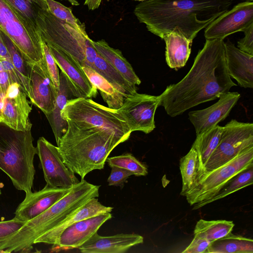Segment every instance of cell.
I'll list each match as a JSON object with an SVG mask.
<instances>
[{"label":"cell","instance_id":"1","mask_svg":"<svg viewBox=\"0 0 253 253\" xmlns=\"http://www.w3.org/2000/svg\"><path fill=\"white\" fill-rule=\"evenodd\" d=\"M237 84L228 74L223 39L206 40L187 75L160 95L159 105L171 117L218 98Z\"/></svg>","mask_w":253,"mask_h":253},{"label":"cell","instance_id":"2","mask_svg":"<svg viewBox=\"0 0 253 253\" xmlns=\"http://www.w3.org/2000/svg\"><path fill=\"white\" fill-rule=\"evenodd\" d=\"M231 3V0H149L138 3L134 13L149 32L162 39L178 30L192 42Z\"/></svg>","mask_w":253,"mask_h":253},{"label":"cell","instance_id":"3","mask_svg":"<svg viewBox=\"0 0 253 253\" xmlns=\"http://www.w3.org/2000/svg\"><path fill=\"white\" fill-rule=\"evenodd\" d=\"M67 121L57 148L63 162L81 180L89 172L103 169L111 151L128 139L111 129Z\"/></svg>","mask_w":253,"mask_h":253},{"label":"cell","instance_id":"4","mask_svg":"<svg viewBox=\"0 0 253 253\" xmlns=\"http://www.w3.org/2000/svg\"><path fill=\"white\" fill-rule=\"evenodd\" d=\"M100 186L82 179L43 212L26 222L0 243L3 253L28 252L35 240L59 224L92 198H98Z\"/></svg>","mask_w":253,"mask_h":253},{"label":"cell","instance_id":"5","mask_svg":"<svg viewBox=\"0 0 253 253\" xmlns=\"http://www.w3.org/2000/svg\"><path fill=\"white\" fill-rule=\"evenodd\" d=\"M39 6L35 24L41 38L48 45L69 55L82 66L94 70L97 52L86 37L70 24L56 18L46 9L44 1Z\"/></svg>","mask_w":253,"mask_h":253},{"label":"cell","instance_id":"6","mask_svg":"<svg viewBox=\"0 0 253 253\" xmlns=\"http://www.w3.org/2000/svg\"><path fill=\"white\" fill-rule=\"evenodd\" d=\"M31 130L12 131L0 136V169L10 178L14 187L25 194L32 192L37 154Z\"/></svg>","mask_w":253,"mask_h":253},{"label":"cell","instance_id":"7","mask_svg":"<svg viewBox=\"0 0 253 253\" xmlns=\"http://www.w3.org/2000/svg\"><path fill=\"white\" fill-rule=\"evenodd\" d=\"M0 30L10 40L28 65L42 60V40L36 24L4 0H0Z\"/></svg>","mask_w":253,"mask_h":253},{"label":"cell","instance_id":"8","mask_svg":"<svg viewBox=\"0 0 253 253\" xmlns=\"http://www.w3.org/2000/svg\"><path fill=\"white\" fill-rule=\"evenodd\" d=\"M253 166V146L240 152L222 166L198 177L185 197L193 210L203 207L231 178L240 172Z\"/></svg>","mask_w":253,"mask_h":253},{"label":"cell","instance_id":"9","mask_svg":"<svg viewBox=\"0 0 253 253\" xmlns=\"http://www.w3.org/2000/svg\"><path fill=\"white\" fill-rule=\"evenodd\" d=\"M61 114L66 121L111 129L128 139L131 133L117 110L103 106L90 98L70 100Z\"/></svg>","mask_w":253,"mask_h":253},{"label":"cell","instance_id":"10","mask_svg":"<svg viewBox=\"0 0 253 253\" xmlns=\"http://www.w3.org/2000/svg\"><path fill=\"white\" fill-rule=\"evenodd\" d=\"M253 146V123L231 120L223 126L217 147L205 164L203 172L196 179L226 164L240 152Z\"/></svg>","mask_w":253,"mask_h":253},{"label":"cell","instance_id":"11","mask_svg":"<svg viewBox=\"0 0 253 253\" xmlns=\"http://www.w3.org/2000/svg\"><path fill=\"white\" fill-rule=\"evenodd\" d=\"M159 96L137 92L126 97L117 110L125 120L131 132L149 133L155 128L154 117L159 105Z\"/></svg>","mask_w":253,"mask_h":253},{"label":"cell","instance_id":"12","mask_svg":"<svg viewBox=\"0 0 253 253\" xmlns=\"http://www.w3.org/2000/svg\"><path fill=\"white\" fill-rule=\"evenodd\" d=\"M36 148L46 185L70 188L80 182L63 162L57 146L41 137L37 141Z\"/></svg>","mask_w":253,"mask_h":253},{"label":"cell","instance_id":"13","mask_svg":"<svg viewBox=\"0 0 253 253\" xmlns=\"http://www.w3.org/2000/svg\"><path fill=\"white\" fill-rule=\"evenodd\" d=\"M27 97L18 83L9 85L0 106L1 123L14 130H31L29 115L32 109Z\"/></svg>","mask_w":253,"mask_h":253},{"label":"cell","instance_id":"14","mask_svg":"<svg viewBox=\"0 0 253 253\" xmlns=\"http://www.w3.org/2000/svg\"><path fill=\"white\" fill-rule=\"evenodd\" d=\"M253 23V1H245L235 5L211 22L205 29L206 40L224 39L242 32Z\"/></svg>","mask_w":253,"mask_h":253},{"label":"cell","instance_id":"15","mask_svg":"<svg viewBox=\"0 0 253 253\" xmlns=\"http://www.w3.org/2000/svg\"><path fill=\"white\" fill-rule=\"evenodd\" d=\"M30 73L31 103L45 115L50 113L54 107L58 89L55 87L43 58L36 64L29 65Z\"/></svg>","mask_w":253,"mask_h":253},{"label":"cell","instance_id":"16","mask_svg":"<svg viewBox=\"0 0 253 253\" xmlns=\"http://www.w3.org/2000/svg\"><path fill=\"white\" fill-rule=\"evenodd\" d=\"M112 215L110 212L98 215L76 222L66 227L52 246L53 252L79 248L85 243Z\"/></svg>","mask_w":253,"mask_h":253},{"label":"cell","instance_id":"17","mask_svg":"<svg viewBox=\"0 0 253 253\" xmlns=\"http://www.w3.org/2000/svg\"><path fill=\"white\" fill-rule=\"evenodd\" d=\"M48 46L57 66L67 78L74 96L76 98L95 97L97 89L91 83L79 63L63 51Z\"/></svg>","mask_w":253,"mask_h":253},{"label":"cell","instance_id":"18","mask_svg":"<svg viewBox=\"0 0 253 253\" xmlns=\"http://www.w3.org/2000/svg\"><path fill=\"white\" fill-rule=\"evenodd\" d=\"M240 97L237 92L222 94L219 100L211 106L189 112V120L193 125L196 135L200 134L224 120L229 114Z\"/></svg>","mask_w":253,"mask_h":253},{"label":"cell","instance_id":"19","mask_svg":"<svg viewBox=\"0 0 253 253\" xmlns=\"http://www.w3.org/2000/svg\"><path fill=\"white\" fill-rule=\"evenodd\" d=\"M71 188L53 187L46 184L40 191L26 194L25 199L15 212L14 217L27 222L47 210Z\"/></svg>","mask_w":253,"mask_h":253},{"label":"cell","instance_id":"20","mask_svg":"<svg viewBox=\"0 0 253 253\" xmlns=\"http://www.w3.org/2000/svg\"><path fill=\"white\" fill-rule=\"evenodd\" d=\"M143 243V237L137 234L102 236L96 232L78 249L83 253H124Z\"/></svg>","mask_w":253,"mask_h":253},{"label":"cell","instance_id":"21","mask_svg":"<svg viewBox=\"0 0 253 253\" xmlns=\"http://www.w3.org/2000/svg\"><path fill=\"white\" fill-rule=\"evenodd\" d=\"M225 60L228 73L238 84L253 88V55L236 47L229 40L225 42Z\"/></svg>","mask_w":253,"mask_h":253},{"label":"cell","instance_id":"22","mask_svg":"<svg viewBox=\"0 0 253 253\" xmlns=\"http://www.w3.org/2000/svg\"><path fill=\"white\" fill-rule=\"evenodd\" d=\"M113 208L101 204L97 198H92L73 212L59 224L37 238L34 244L54 245L60 234L66 227L80 220L99 214L111 212Z\"/></svg>","mask_w":253,"mask_h":253},{"label":"cell","instance_id":"23","mask_svg":"<svg viewBox=\"0 0 253 253\" xmlns=\"http://www.w3.org/2000/svg\"><path fill=\"white\" fill-rule=\"evenodd\" d=\"M75 98L76 97L74 96L67 78L61 72L54 107L50 113L45 115L51 127L57 145L66 132L68 126L67 121L62 116V111L67 103Z\"/></svg>","mask_w":253,"mask_h":253},{"label":"cell","instance_id":"24","mask_svg":"<svg viewBox=\"0 0 253 253\" xmlns=\"http://www.w3.org/2000/svg\"><path fill=\"white\" fill-rule=\"evenodd\" d=\"M163 39L166 43L165 56L168 65L175 70L184 66L191 53L192 42L178 30H173Z\"/></svg>","mask_w":253,"mask_h":253},{"label":"cell","instance_id":"25","mask_svg":"<svg viewBox=\"0 0 253 253\" xmlns=\"http://www.w3.org/2000/svg\"><path fill=\"white\" fill-rule=\"evenodd\" d=\"M91 42L96 51L128 82L134 85L140 84V80L120 50L111 47L103 40H91Z\"/></svg>","mask_w":253,"mask_h":253},{"label":"cell","instance_id":"26","mask_svg":"<svg viewBox=\"0 0 253 253\" xmlns=\"http://www.w3.org/2000/svg\"><path fill=\"white\" fill-rule=\"evenodd\" d=\"M222 127L216 125L196 135L192 147L196 150L198 158L199 167L197 177L203 172L205 164L217 147L222 133Z\"/></svg>","mask_w":253,"mask_h":253},{"label":"cell","instance_id":"27","mask_svg":"<svg viewBox=\"0 0 253 253\" xmlns=\"http://www.w3.org/2000/svg\"><path fill=\"white\" fill-rule=\"evenodd\" d=\"M205 253H253V240L231 232L211 242Z\"/></svg>","mask_w":253,"mask_h":253},{"label":"cell","instance_id":"28","mask_svg":"<svg viewBox=\"0 0 253 253\" xmlns=\"http://www.w3.org/2000/svg\"><path fill=\"white\" fill-rule=\"evenodd\" d=\"M82 67L91 83L99 90L108 107L115 110L119 109L126 98L124 95L92 68L86 66Z\"/></svg>","mask_w":253,"mask_h":253},{"label":"cell","instance_id":"29","mask_svg":"<svg viewBox=\"0 0 253 253\" xmlns=\"http://www.w3.org/2000/svg\"><path fill=\"white\" fill-rule=\"evenodd\" d=\"M94 70L105 78L125 97L136 92V85L128 82L98 52L94 62Z\"/></svg>","mask_w":253,"mask_h":253},{"label":"cell","instance_id":"30","mask_svg":"<svg viewBox=\"0 0 253 253\" xmlns=\"http://www.w3.org/2000/svg\"><path fill=\"white\" fill-rule=\"evenodd\" d=\"M234 225L232 221L201 219L197 222L194 233L195 236L205 238L211 242L231 232Z\"/></svg>","mask_w":253,"mask_h":253},{"label":"cell","instance_id":"31","mask_svg":"<svg viewBox=\"0 0 253 253\" xmlns=\"http://www.w3.org/2000/svg\"><path fill=\"white\" fill-rule=\"evenodd\" d=\"M198 167L197 153L192 146L188 153L182 157L179 161L182 183L181 195L185 196L193 186L196 179Z\"/></svg>","mask_w":253,"mask_h":253},{"label":"cell","instance_id":"32","mask_svg":"<svg viewBox=\"0 0 253 253\" xmlns=\"http://www.w3.org/2000/svg\"><path fill=\"white\" fill-rule=\"evenodd\" d=\"M2 37L19 80V84L28 97L30 95L29 66L25 61L10 40L2 32Z\"/></svg>","mask_w":253,"mask_h":253},{"label":"cell","instance_id":"33","mask_svg":"<svg viewBox=\"0 0 253 253\" xmlns=\"http://www.w3.org/2000/svg\"><path fill=\"white\" fill-rule=\"evenodd\" d=\"M253 183V166L240 172L231 178L216 195L206 202L204 204L203 207L250 186Z\"/></svg>","mask_w":253,"mask_h":253},{"label":"cell","instance_id":"34","mask_svg":"<svg viewBox=\"0 0 253 253\" xmlns=\"http://www.w3.org/2000/svg\"><path fill=\"white\" fill-rule=\"evenodd\" d=\"M47 10L57 19L75 28L86 37L87 35L85 26L73 14L71 9L54 0H43Z\"/></svg>","mask_w":253,"mask_h":253},{"label":"cell","instance_id":"35","mask_svg":"<svg viewBox=\"0 0 253 253\" xmlns=\"http://www.w3.org/2000/svg\"><path fill=\"white\" fill-rule=\"evenodd\" d=\"M106 161L111 168L117 167L126 169L135 176H145L148 173L146 167L130 153L108 157Z\"/></svg>","mask_w":253,"mask_h":253},{"label":"cell","instance_id":"36","mask_svg":"<svg viewBox=\"0 0 253 253\" xmlns=\"http://www.w3.org/2000/svg\"><path fill=\"white\" fill-rule=\"evenodd\" d=\"M42 46L43 59L47 70L55 87L58 90L60 74L57 64L48 46L43 41H42Z\"/></svg>","mask_w":253,"mask_h":253},{"label":"cell","instance_id":"37","mask_svg":"<svg viewBox=\"0 0 253 253\" xmlns=\"http://www.w3.org/2000/svg\"><path fill=\"white\" fill-rule=\"evenodd\" d=\"M25 223L16 218L0 221V243L17 232Z\"/></svg>","mask_w":253,"mask_h":253},{"label":"cell","instance_id":"38","mask_svg":"<svg viewBox=\"0 0 253 253\" xmlns=\"http://www.w3.org/2000/svg\"><path fill=\"white\" fill-rule=\"evenodd\" d=\"M132 173L117 167H111L110 174L107 179L109 186L123 187L126 179Z\"/></svg>","mask_w":253,"mask_h":253},{"label":"cell","instance_id":"39","mask_svg":"<svg viewBox=\"0 0 253 253\" xmlns=\"http://www.w3.org/2000/svg\"><path fill=\"white\" fill-rule=\"evenodd\" d=\"M242 32L245 36L237 42L238 48L244 52L253 55V23Z\"/></svg>","mask_w":253,"mask_h":253},{"label":"cell","instance_id":"40","mask_svg":"<svg viewBox=\"0 0 253 253\" xmlns=\"http://www.w3.org/2000/svg\"><path fill=\"white\" fill-rule=\"evenodd\" d=\"M211 243L205 238L194 235L191 243L182 253H205Z\"/></svg>","mask_w":253,"mask_h":253},{"label":"cell","instance_id":"41","mask_svg":"<svg viewBox=\"0 0 253 253\" xmlns=\"http://www.w3.org/2000/svg\"><path fill=\"white\" fill-rule=\"evenodd\" d=\"M0 59L4 69L7 72L10 77L11 83H18L19 84V80L11 59L2 57L0 56Z\"/></svg>","mask_w":253,"mask_h":253},{"label":"cell","instance_id":"42","mask_svg":"<svg viewBox=\"0 0 253 253\" xmlns=\"http://www.w3.org/2000/svg\"><path fill=\"white\" fill-rule=\"evenodd\" d=\"M11 83L10 77L4 69L0 59V88L4 95L9 85Z\"/></svg>","mask_w":253,"mask_h":253},{"label":"cell","instance_id":"43","mask_svg":"<svg viewBox=\"0 0 253 253\" xmlns=\"http://www.w3.org/2000/svg\"><path fill=\"white\" fill-rule=\"evenodd\" d=\"M0 56L11 59L10 53L7 49V48L5 45L3 38L2 37V34L1 31L0 30Z\"/></svg>","mask_w":253,"mask_h":253},{"label":"cell","instance_id":"44","mask_svg":"<svg viewBox=\"0 0 253 253\" xmlns=\"http://www.w3.org/2000/svg\"><path fill=\"white\" fill-rule=\"evenodd\" d=\"M102 0H85L84 4L86 5L89 10H93L99 7Z\"/></svg>","mask_w":253,"mask_h":253},{"label":"cell","instance_id":"45","mask_svg":"<svg viewBox=\"0 0 253 253\" xmlns=\"http://www.w3.org/2000/svg\"><path fill=\"white\" fill-rule=\"evenodd\" d=\"M73 5H78L79 3L76 0H67Z\"/></svg>","mask_w":253,"mask_h":253},{"label":"cell","instance_id":"46","mask_svg":"<svg viewBox=\"0 0 253 253\" xmlns=\"http://www.w3.org/2000/svg\"><path fill=\"white\" fill-rule=\"evenodd\" d=\"M4 95L3 94L2 91L1 90V89L0 88V106L2 103L3 99L4 97Z\"/></svg>","mask_w":253,"mask_h":253},{"label":"cell","instance_id":"47","mask_svg":"<svg viewBox=\"0 0 253 253\" xmlns=\"http://www.w3.org/2000/svg\"><path fill=\"white\" fill-rule=\"evenodd\" d=\"M134 0L144 1L149 0Z\"/></svg>","mask_w":253,"mask_h":253},{"label":"cell","instance_id":"48","mask_svg":"<svg viewBox=\"0 0 253 253\" xmlns=\"http://www.w3.org/2000/svg\"><path fill=\"white\" fill-rule=\"evenodd\" d=\"M242 0L248 1H253V0Z\"/></svg>","mask_w":253,"mask_h":253},{"label":"cell","instance_id":"49","mask_svg":"<svg viewBox=\"0 0 253 253\" xmlns=\"http://www.w3.org/2000/svg\"><path fill=\"white\" fill-rule=\"evenodd\" d=\"M1 194V183L0 182V195Z\"/></svg>","mask_w":253,"mask_h":253},{"label":"cell","instance_id":"50","mask_svg":"<svg viewBox=\"0 0 253 253\" xmlns=\"http://www.w3.org/2000/svg\"></svg>","mask_w":253,"mask_h":253}]
</instances>
